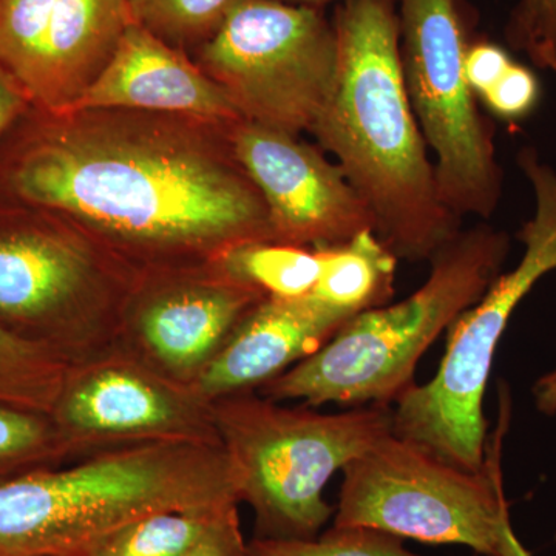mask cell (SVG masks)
I'll list each match as a JSON object with an SVG mask.
<instances>
[{
    "label": "cell",
    "mask_w": 556,
    "mask_h": 556,
    "mask_svg": "<svg viewBox=\"0 0 556 556\" xmlns=\"http://www.w3.org/2000/svg\"><path fill=\"white\" fill-rule=\"evenodd\" d=\"M236 123L127 109H28L0 137V200L56 212L137 269L189 268L273 241Z\"/></svg>",
    "instance_id": "obj_1"
},
{
    "label": "cell",
    "mask_w": 556,
    "mask_h": 556,
    "mask_svg": "<svg viewBox=\"0 0 556 556\" xmlns=\"http://www.w3.org/2000/svg\"><path fill=\"white\" fill-rule=\"evenodd\" d=\"M332 24L338 78L311 135L367 203L391 252L430 260L459 232L460 218L442 201L405 87L394 0H343Z\"/></svg>",
    "instance_id": "obj_2"
},
{
    "label": "cell",
    "mask_w": 556,
    "mask_h": 556,
    "mask_svg": "<svg viewBox=\"0 0 556 556\" xmlns=\"http://www.w3.org/2000/svg\"><path fill=\"white\" fill-rule=\"evenodd\" d=\"M240 504V475L223 445L104 450L0 482V556H84L149 515Z\"/></svg>",
    "instance_id": "obj_3"
},
{
    "label": "cell",
    "mask_w": 556,
    "mask_h": 556,
    "mask_svg": "<svg viewBox=\"0 0 556 556\" xmlns=\"http://www.w3.org/2000/svg\"><path fill=\"white\" fill-rule=\"evenodd\" d=\"M510 239L485 223L463 230L433 257L426 283L394 305L351 317L320 350L257 393L277 402L393 407L420 357L442 331L478 303L503 269Z\"/></svg>",
    "instance_id": "obj_4"
},
{
    "label": "cell",
    "mask_w": 556,
    "mask_h": 556,
    "mask_svg": "<svg viewBox=\"0 0 556 556\" xmlns=\"http://www.w3.org/2000/svg\"><path fill=\"white\" fill-rule=\"evenodd\" d=\"M141 277L56 212L0 200V328L68 367L116 346Z\"/></svg>",
    "instance_id": "obj_5"
},
{
    "label": "cell",
    "mask_w": 556,
    "mask_h": 556,
    "mask_svg": "<svg viewBox=\"0 0 556 556\" xmlns=\"http://www.w3.org/2000/svg\"><path fill=\"white\" fill-rule=\"evenodd\" d=\"M223 447L240 475V500L260 540H314L334 517L325 489L338 471L393 433V407L365 405L325 415L288 407L257 391L217 399Z\"/></svg>",
    "instance_id": "obj_6"
},
{
    "label": "cell",
    "mask_w": 556,
    "mask_h": 556,
    "mask_svg": "<svg viewBox=\"0 0 556 556\" xmlns=\"http://www.w3.org/2000/svg\"><path fill=\"white\" fill-rule=\"evenodd\" d=\"M518 166L535 193V215L518 232L521 262L501 273L450 325L437 376L409 388L393 405L396 437L468 471L484 470L486 463L484 397L497 343L522 299L556 269V172L533 148L518 153Z\"/></svg>",
    "instance_id": "obj_7"
},
{
    "label": "cell",
    "mask_w": 556,
    "mask_h": 556,
    "mask_svg": "<svg viewBox=\"0 0 556 556\" xmlns=\"http://www.w3.org/2000/svg\"><path fill=\"white\" fill-rule=\"evenodd\" d=\"M507 408L481 471L445 463L394 433L380 439L343 468L334 526L497 556L501 530L510 519L500 466Z\"/></svg>",
    "instance_id": "obj_8"
},
{
    "label": "cell",
    "mask_w": 556,
    "mask_h": 556,
    "mask_svg": "<svg viewBox=\"0 0 556 556\" xmlns=\"http://www.w3.org/2000/svg\"><path fill=\"white\" fill-rule=\"evenodd\" d=\"M190 58L241 118L300 137L314 129L334 90L338 33L316 7L237 0Z\"/></svg>",
    "instance_id": "obj_9"
},
{
    "label": "cell",
    "mask_w": 556,
    "mask_h": 556,
    "mask_svg": "<svg viewBox=\"0 0 556 556\" xmlns=\"http://www.w3.org/2000/svg\"><path fill=\"white\" fill-rule=\"evenodd\" d=\"M401 60L412 108L437 155L442 201L463 219L490 218L503 192L493 127L464 73L467 43L456 0H399Z\"/></svg>",
    "instance_id": "obj_10"
},
{
    "label": "cell",
    "mask_w": 556,
    "mask_h": 556,
    "mask_svg": "<svg viewBox=\"0 0 556 556\" xmlns=\"http://www.w3.org/2000/svg\"><path fill=\"white\" fill-rule=\"evenodd\" d=\"M50 416L75 460L127 445H223L214 404L116 345L70 365Z\"/></svg>",
    "instance_id": "obj_11"
},
{
    "label": "cell",
    "mask_w": 556,
    "mask_h": 556,
    "mask_svg": "<svg viewBox=\"0 0 556 556\" xmlns=\"http://www.w3.org/2000/svg\"><path fill=\"white\" fill-rule=\"evenodd\" d=\"M268 295L218 262L142 274L116 345L195 387L244 317Z\"/></svg>",
    "instance_id": "obj_12"
},
{
    "label": "cell",
    "mask_w": 556,
    "mask_h": 556,
    "mask_svg": "<svg viewBox=\"0 0 556 556\" xmlns=\"http://www.w3.org/2000/svg\"><path fill=\"white\" fill-rule=\"evenodd\" d=\"M131 24L127 0H0V70L30 108L72 110Z\"/></svg>",
    "instance_id": "obj_13"
},
{
    "label": "cell",
    "mask_w": 556,
    "mask_h": 556,
    "mask_svg": "<svg viewBox=\"0 0 556 556\" xmlns=\"http://www.w3.org/2000/svg\"><path fill=\"white\" fill-rule=\"evenodd\" d=\"M230 141L265 200L276 243L327 248L375 230L367 203L318 146L244 119L233 124Z\"/></svg>",
    "instance_id": "obj_14"
},
{
    "label": "cell",
    "mask_w": 556,
    "mask_h": 556,
    "mask_svg": "<svg viewBox=\"0 0 556 556\" xmlns=\"http://www.w3.org/2000/svg\"><path fill=\"white\" fill-rule=\"evenodd\" d=\"M351 317L313 294L263 299L197 380L195 388L212 402L258 391L313 356Z\"/></svg>",
    "instance_id": "obj_15"
},
{
    "label": "cell",
    "mask_w": 556,
    "mask_h": 556,
    "mask_svg": "<svg viewBox=\"0 0 556 556\" xmlns=\"http://www.w3.org/2000/svg\"><path fill=\"white\" fill-rule=\"evenodd\" d=\"M73 109H127L239 123L228 93L193 62L131 24L112 61ZM72 109V110H73Z\"/></svg>",
    "instance_id": "obj_16"
},
{
    "label": "cell",
    "mask_w": 556,
    "mask_h": 556,
    "mask_svg": "<svg viewBox=\"0 0 556 556\" xmlns=\"http://www.w3.org/2000/svg\"><path fill=\"white\" fill-rule=\"evenodd\" d=\"M314 251L320 263L314 298L353 317L393 298L399 258L375 230Z\"/></svg>",
    "instance_id": "obj_17"
},
{
    "label": "cell",
    "mask_w": 556,
    "mask_h": 556,
    "mask_svg": "<svg viewBox=\"0 0 556 556\" xmlns=\"http://www.w3.org/2000/svg\"><path fill=\"white\" fill-rule=\"evenodd\" d=\"M226 268L268 298L294 299L316 288L320 263L314 249L276 241L241 244L222 258Z\"/></svg>",
    "instance_id": "obj_18"
},
{
    "label": "cell",
    "mask_w": 556,
    "mask_h": 556,
    "mask_svg": "<svg viewBox=\"0 0 556 556\" xmlns=\"http://www.w3.org/2000/svg\"><path fill=\"white\" fill-rule=\"evenodd\" d=\"M72 460L73 450L50 413L0 402V482Z\"/></svg>",
    "instance_id": "obj_19"
},
{
    "label": "cell",
    "mask_w": 556,
    "mask_h": 556,
    "mask_svg": "<svg viewBox=\"0 0 556 556\" xmlns=\"http://www.w3.org/2000/svg\"><path fill=\"white\" fill-rule=\"evenodd\" d=\"M68 365L0 328V402L51 413Z\"/></svg>",
    "instance_id": "obj_20"
},
{
    "label": "cell",
    "mask_w": 556,
    "mask_h": 556,
    "mask_svg": "<svg viewBox=\"0 0 556 556\" xmlns=\"http://www.w3.org/2000/svg\"><path fill=\"white\" fill-rule=\"evenodd\" d=\"M236 507L149 515L105 538L84 556H179Z\"/></svg>",
    "instance_id": "obj_21"
},
{
    "label": "cell",
    "mask_w": 556,
    "mask_h": 556,
    "mask_svg": "<svg viewBox=\"0 0 556 556\" xmlns=\"http://www.w3.org/2000/svg\"><path fill=\"white\" fill-rule=\"evenodd\" d=\"M131 21L172 49L192 54L215 31L237 0H127Z\"/></svg>",
    "instance_id": "obj_22"
},
{
    "label": "cell",
    "mask_w": 556,
    "mask_h": 556,
    "mask_svg": "<svg viewBox=\"0 0 556 556\" xmlns=\"http://www.w3.org/2000/svg\"><path fill=\"white\" fill-rule=\"evenodd\" d=\"M248 547L249 556H422L407 551L402 538L369 527L332 526L314 540L252 538Z\"/></svg>",
    "instance_id": "obj_23"
},
{
    "label": "cell",
    "mask_w": 556,
    "mask_h": 556,
    "mask_svg": "<svg viewBox=\"0 0 556 556\" xmlns=\"http://www.w3.org/2000/svg\"><path fill=\"white\" fill-rule=\"evenodd\" d=\"M506 36L538 68L556 75V0H519Z\"/></svg>",
    "instance_id": "obj_24"
},
{
    "label": "cell",
    "mask_w": 556,
    "mask_h": 556,
    "mask_svg": "<svg viewBox=\"0 0 556 556\" xmlns=\"http://www.w3.org/2000/svg\"><path fill=\"white\" fill-rule=\"evenodd\" d=\"M541 97L540 80L526 65L511 62L503 78L482 94V101L500 118L525 119L536 109Z\"/></svg>",
    "instance_id": "obj_25"
},
{
    "label": "cell",
    "mask_w": 556,
    "mask_h": 556,
    "mask_svg": "<svg viewBox=\"0 0 556 556\" xmlns=\"http://www.w3.org/2000/svg\"><path fill=\"white\" fill-rule=\"evenodd\" d=\"M511 62L514 61L510 60L507 51L496 43L478 42L467 47L464 73H466L468 86L475 94L482 97L503 78Z\"/></svg>",
    "instance_id": "obj_26"
},
{
    "label": "cell",
    "mask_w": 556,
    "mask_h": 556,
    "mask_svg": "<svg viewBox=\"0 0 556 556\" xmlns=\"http://www.w3.org/2000/svg\"><path fill=\"white\" fill-rule=\"evenodd\" d=\"M249 541L241 532L239 507L215 522L203 536L179 556H249Z\"/></svg>",
    "instance_id": "obj_27"
},
{
    "label": "cell",
    "mask_w": 556,
    "mask_h": 556,
    "mask_svg": "<svg viewBox=\"0 0 556 556\" xmlns=\"http://www.w3.org/2000/svg\"><path fill=\"white\" fill-rule=\"evenodd\" d=\"M30 104L13 80L0 70V137L24 115Z\"/></svg>",
    "instance_id": "obj_28"
},
{
    "label": "cell",
    "mask_w": 556,
    "mask_h": 556,
    "mask_svg": "<svg viewBox=\"0 0 556 556\" xmlns=\"http://www.w3.org/2000/svg\"><path fill=\"white\" fill-rule=\"evenodd\" d=\"M536 408L544 415H556V368L538 380L533 387Z\"/></svg>",
    "instance_id": "obj_29"
},
{
    "label": "cell",
    "mask_w": 556,
    "mask_h": 556,
    "mask_svg": "<svg viewBox=\"0 0 556 556\" xmlns=\"http://www.w3.org/2000/svg\"><path fill=\"white\" fill-rule=\"evenodd\" d=\"M497 556H533L522 546L519 538L515 535L510 519L504 522L503 530H501L500 552H497Z\"/></svg>",
    "instance_id": "obj_30"
},
{
    "label": "cell",
    "mask_w": 556,
    "mask_h": 556,
    "mask_svg": "<svg viewBox=\"0 0 556 556\" xmlns=\"http://www.w3.org/2000/svg\"><path fill=\"white\" fill-rule=\"evenodd\" d=\"M281 2L294 3V5L316 7L317 9L321 3L331 2V0H281Z\"/></svg>",
    "instance_id": "obj_31"
}]
</instances>
